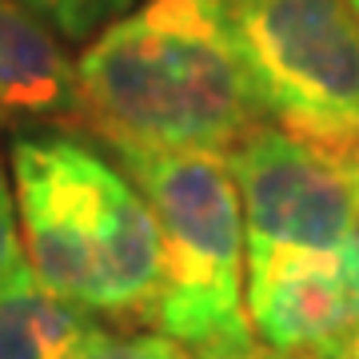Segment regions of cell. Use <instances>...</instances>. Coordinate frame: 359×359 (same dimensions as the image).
Wrapping results in <instances>:
<instances>
[{"label":"cell","instance_id":"8992f818","mask_svg":"<svg viewBox=\"0 0 359 359\" xmlns=\"http://www.w3.org/2000/svg\"><path fill=\"white\" fill-rule=\"evenodd\" d=\"M256 339L292 359H332L359 332V236L339 252L248 256Z\"/></svg>","mask_w":359,"mask_h":359},{"label":"cell","instance_id":"8fae6325","mask_svg":"<svg viewBox=\"0 0 359 359\" xmlns=\"http://www.w3.org/2000/svg\"><path fill=\"white\" fill-rule=\"evenodd\" d=\"M20 268H28L25 259V240H20V212H16V188L4 176L0 164V283L16 276Z\"/></svg>","mask_w":359,"mask_h":359},{"label":"cell","instance_id":"ba28073f","mask_svg":"<svg viewBox=\"0 0 359 359\" xmlns=\"http://www.w3.org/2000/svg\"><path fill=\"white\" fill-rule=\"evenodd\" d=\"M100 332L88 308L48 292L32 268L0 283V359H76Z\"/></svg>","mask_w":359,"mask_h":359},{"label":"cell","instance_id":"6da1fadb","mask_svg":"<svg viewBox=\"0 0 359 359\" xmlns=\"http://www.w3.org/2000/svg\"><path fill=\"white\" fill-rule=\"evenodd\" d=\"M76 92L104 148L228 156L271 124L224 0H140L76 56Z\"/></svg>","mask_w":359,"mask_h":359},{"label":"cell","instance_id":"277c9868","mask_svg":"<svg viewBox=\"0 0 359 359\" xmlns=\"http://www.w3.org/2000/svg\"><path fill=\"white\" fill-rule=\"evenodd\" d=\"M271 124L359 160V13L351 0H224Z\"/></svg>","mask_w":359,"mask_h":359},{"label":"cell","instance_id":"9c48e42d","mask_svg":"<svg viewBox=\"0 0 359 359\" xmlns=\"http://www.w3.org/2000/svg\"><path fill=\"white\" fill-rule=\"evenodd\" d=\"M20 8L44 20L60 40H92L100 36L108 25L128 16L140 0H16Z\"/></svg>","mask_w":359,"mask_h":359},{"label":"cell","instance_id":"52a82bcc","mask_svg":"<svg viewBox=\"0 0 359 359\" xmlns=\"http://www.w3.org/2000/svg\"><path fill=\"white\" fill-rule=\"evenodd\" d=\"M76 124V60L65 40L16 0H0V132H60Z\"/></svg>","mask_w":359,"mask_h":359},{"label":"cell","instance_id":"5bb4252c","mask_svg":"<svg viewBox=\"0 0 359 359\" xmlns=\"http://www.w3.org/2000/svg\"><path fill=\"white\" fill-rule=\"evenodd\" d=\"M351 4H355V13H359V0H351Z\"/></svg>","mask_w":359,"mask_h":359},{"label":"cell","instance_id":"7a4b0ae2","mask_svg":"<svg viewBox=\"0 0 359 359\" xmlns=\"http://www.w3.org/2000/svg\"><path fill=\"white\" fill-rule=\"evenodd\" d=\"M8 172L28 268L112 323H152L160 224L124 168L68 132H16Z\"/></svg>","mask_w":359,"mask_h":359},{"label":"cell","instance_id":"7c38bea8","mask_svg":"<svg viewBox=\"0 0 359 359\" xmlns=\"http://www.w3.org/2000/svg\"><path fill=\"white\" fill-rule=\"evenodd\" d=\"M228 359H292V355H280V351H271V347L256 344V347H248V351H240V355H228Z\"/></svg>","mask_w":359,"mask_h":359},{"label":"cell","instance_id":"5b68a950","mask_svg":"<svg viewBox=\"0 0 359 359\" xmlns=\"http://www.w3.org/2000/svg\"><path fill=\"white\" fill-rule=\"evenodd\" d=\"M244 208L248 256L339 252L359 236V160L264 124L228 152Z\"/></svg>","mask_w":359,"mask_h":359},{"label":"cell","instance_id":"30bf717a","mask_svg":"<svg viewBox=\"0 0 359 359\" xmlns=\"http://www.w3.org/2000/svg\"><path fill=\"white\" fill-rule=\"evenodd\" d=\"M76 359H192L188 347L164 332H108L104 327Z\"/></svg>","mask_w":359,"mask_h":359},{"label":"cell","instance_id":"3957f363","mask_svg":"<svg viewBox=\"0 0 359 359\" xmlns=\"http://www.w3.org/2000/svg\"><path fill=\"white\" fill-rule=\"evenodd\" d=\"M160 224V299L152 323L192 359L256 347L248 316L244 208L219 152L108 148Z\"/></svg>","mask_w":359,"mask_h":359},{"label":"cell","instance_id":"4fadbf2b","mask_svg":"<svg viewBox=\"0 0 359 359\" xmlns=\"http://www.w3.org/2000/svg\"><path fill=\"white\" fill-rule=\"evenodd\" d=\"M332 359H359V332L355 335H351V339H347V344L344 347H339V351H335V355Z\"/></svg>","mask_w":359,"mask_h":359}]
</instances>
